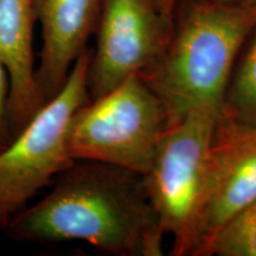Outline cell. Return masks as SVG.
<instances>
[{
    "label": "cell",
    "instance_id": "obj_1",
    "mask_svg": "<svg viewBox=\"0 0 256 256\" xmlns=\"http://www.w3.org/2000/svg\"><path fill=\"white\" fill-rule=\"evenodd\" d=\"M4 234L19 243H89L116 256H160L165 234L142 176L92 160H76L51 190L10 222Z\"/></svg>",
    "mask_w": 256,
    "mask_h": 256
},
{
    "label": "cell",
    "instance_id": "obj_2",
    "mask_svg": "<svg viewBox=\"0 0 256 256\" xmlns=\"http://www.w3.org/2000/svg\"><path fill=\"white\" fill-rule=\"evenodd\" d=\"M256 26V0L192 4L164 52L142 75L164 106L168 128L192 112L220 118L235 64Z\"/></svg>",
    "mask_w": 256,
    "mask_h": 256
},
{
    "label": "cell",
    "instance_id": "obj_3",
    "mask_svg": "<svg viewBox=\"0 0 256 256\" xmlns=\"http://www.w3.org/2000/svg\"><path fill=\"white\" fill-rule=\"evenodd\" d=\"M168 130L164 106L140 75L74 112L66 148L74 160H92L145 174Z\"/></svg>",
    "mask_w": 256,
    "mask_h": 256
},
{
    "label": "cell",
    "instance_id": "obj_4",
    "mask_svg": "<svg viewBox=\"0 0 256 256\" xmlns=\"http://www.w3.org/2000/svg\"><path fill=\"white\" fill-rule=\"evenodd\" d=\"M92 50L86 49L70 70L66 84L48 101L12 142L0 150V232L28 202L72 164L66 130L74 112L90 100L88 69Z\"/></svg>",
    "mask_w": 256,
    "mask_h": 256
},
{
    "label": "cell",
    "instance_id": "obj_5",
    "mask_svg": "<svg viewBox=\"0 0 256 256\" xmlns=\"http://www.w3.org/2000/svg\"><path fill=\"white\" fill-rule=\"evenodd\" d=\"M220 118L192 112L162 134L142 174L147 197L174 256H191L206 188V162Z\"/></svg>",
    "mask_w": 256,
    "mask_h": 256
},
{
    "label": "cell",
    "instance_id": "obj_6",
    "mask_svg": "<svg viewBox=\"0 0 256 256\" xmlns=\"http://www.w3.org/2000/svg\"><path fill=\"white\" fill-rule=\"evenodd\" d=\"M96 28L98 43L88 69L90 100L151 69L172 34L171 23L152 0H102Z\"/></svg>",
    "mask_w": 256,
    "mask_h": 256
},
{
    "label": "cell",
    "instance_id": "obj_7",
    "mask_svg": "<svg viewBox=\"0 0 256 256\" xmlns=\"http://www.w3.org/2000/svg\"><path fill=\"white\" fill-rule=\"evenodd\" d=\"M256 200V124L218 120L191 256H206L218 232Z\"/></svg>",
    "mask_w": 256,
    "mask_h": 256
},
{
    "label": "cell",
    "instance_id": "obj_8",
    "mask_svg": "<svg viewBox=\"0 0 256 256\" xmlns=\"http://www.w3.org/2000/svg\"><path fill=\"white\" fill-rule=\"evenodd\" d=\"M102 0H34L42 28V50L36 68L46 102L62 90L78 57L98 25Z\"/></svg>",
    "mask_w": 256,
    "mask_h": 256
},
{
    "label": "cell",
    "instance_id": "obj_9",
    "mask_svg": "<svg viewBox=\"0 0 256 256\" xmlns=\"http://www.w3.org/2000/svg\"><path fill=\"white\" fill-rule=\"evenodd\" d=\"M34 22V0H0V60L8 75L14 138L46 104L36 78Z\"/></svg>",
    "mask_w": 256,
    "mask_h": 256
},
{
    "label": "cell",
    "instance_id": "obj_10",
    "mask_svg": "<svg viewBox=\"0 0 256 256\" xmlns=\"http://www.w3.org/2000/svg\"><path fill=\"white\" fill-rule=\"evenodd\" d=\"M235 64L220 120L238 124H256V26Z\"/></svg>",
    "mask_w": 256,
    "mask_h": 256
},
{
    "label": "cell",
    "instance_id": "obj_11",
    "mask_svg": "<svg viewBox=\"0 0 256 256\" xmlns=\"http://www.w3.org/2000/svg\"><path fill=\"white\" fill-rule=\"evenodd\" d=\"M206 256H256V200L220 230Z\"/></svg>",
    "mask_w": 256,
    "mask_h": 256
},
{
    "label": "cell",
    "instance_id": "obj_12",
    "mask_svg": "<svg viewBox=\"0 0 256 256\" xmlns=\"http://www.w3.org/2000/svg\"><path fill=\"white\" fill-rule=\"evenodd\" d=\"M10 81L4 63L0 60V146L5 147L14 139L10 120Z\"/></svg>",
    "mask_w": 256,
    "mask_h": 256
},
{
    "label": "cell",
    "instance_id": "obj_13",
    "mask_svg": "<svg viewBox=\"0 0 256 256\" xmlns=\"http://www.w3.org/2000/svg\"><path fill=\"white\" fill-rule=\"evenodd\" d=\"M153 4L158 8L160 14L164 17L168 23L172 24V16L176 5V0H152Z\"/></svg>",
    "mask_w": 256,
    "mask_h": 256
},
{
    "label": "cell",
    "instance_id": "obj_14",
    "mask_svg": "<svg viewBox=\"0 0 256 256\" xmlns=\"http://www.w3.org/2000/svg\"><path fill=\"white\" fill-rule=\"evenodd\" d=\"M238 2H248V0H238Z\"/></svg>",
    "mask_w": 256,
    "mask_h": 256
},
{
    "label": "cell",
    "instance_id": "obj_15",
    "mask_svg": "<svg viewBox=\"0 0 256 256\" xmlns=\"http://www.w3.org/2000/svg\"><path fill=\"white\" fill-rule=\"evenodd\" d=\"M2 146H0V150H2Z\"/></svg>",
    "mask_w": 256,
    "mask_h": 256
}]
</instances>
